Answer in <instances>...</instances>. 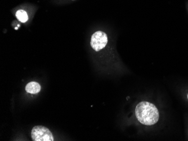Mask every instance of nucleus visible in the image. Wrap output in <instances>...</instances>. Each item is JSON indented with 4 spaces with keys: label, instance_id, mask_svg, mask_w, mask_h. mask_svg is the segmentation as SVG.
<instances>
[{
    "label": "nucleus",
    "instance_id": "nucleus-4",
    "mask_svg": "<svg viewBox=\"0 0 188 141\" xmlns=\"http://www.w3.org/2000/svg\"><path fill=\"white\" fill-rule=\"evenodd\" d=\"M26 92L31 94H36L41 91V86L36 82H31L25 86Z\"/></svg>",
    "mask_w": 188,
    "mask_h": 141
},
{
    "label": "nucleus",
    "instance_id": "nucleus-3",
    "mask_svg": "<svg viewBox=\"0 0 188 141\" xmlns=\"http://www.w3.org/2000/svg\"><path fill=\"white\" fill-rule=\"evenodd\" d=\"M108 43V36L105 32L97 31L92 35L90 41V45L94 50L99 51L103 49Z\"/></svg>",
    "mask_w": 188,
    "mask_h": 141
},
{
    "label": "nucleus",
    "instance_id": "nucleus-5",
    "mask_svg": "<svg viewBox=\"0 0 188 141\" xmlns=\"http://www.w3.org/2000/svg\"><path fill=\"white\" fill-rule=\"evenodd\" d=\"M16 16L20 22L25 23L28 20V16L27 13L23 10H19L16 13Z\"/></svg>",
    "mask_w": 188,
    "mask_h": 141
},
{
    "label": "nucleus",
    "instance_id": "nucleus-2",
    "mask_svg": "<svg viewBox=\"0 0 188 141\" xmlns=\"http://www.w3.org/2000/svg\"><path fill=\"white\" fill-rule=\"evenodd\" d=\"M31 137L34 141H53L54 138L49 129L43 126H35L31 132Z\"/></svg>",
    "mask_w": 188,
    "mask_h": 141
},
{
    "label": "nucleus",
    "instance_id": "nucleus-6",
    "mask_svg": "<svg viewBox=\"0 0 188 141\" xmlns=\"http://www.w3.org/2000/svg\"></svg>",
    "mask_w": 188,
    "mask_h": 141
},
{
    "label": "nucleus",
    "instance_id": "nucleus-1",
    "mask_svg": "<svg viewBox=\"0 0 188 141\" xmlns=\"http://www.w3.org/2000/svg\"><path fill=\"white\" fill-rule=\"evenodd\" d=\"M135 115L139 122L145 126L154 125L157 123L160 118L157 108L149 102H141L137 105Z\"/></svg>",
    "mask_w": 188,
    "mask_h": 141
}]
</instances>
